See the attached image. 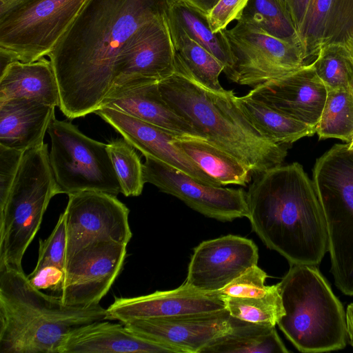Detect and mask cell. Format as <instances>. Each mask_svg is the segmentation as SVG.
Returning <instances> with one entry per match:
<instances>
[{
    "instance_id": "6da1fadb",
    "label": "cell",
    "mask_w": 353,
    "mask_h": 353,
    "mask_svg": "<svg viewBox=\"0 0 353 353\" xmlns=\"http://www.w3.org/2000/svg\"><path fill=\"white\" fill-rule=\"evenodd\" d=\"M169 0H86L48 55L68 119L94 113L109 94L117 58L146 23L166 17Z\"/></svg>"
},
{
    "instance_id": "7a4b0ae2",
    "label": "cell",
    "mask_w": 353,
    "mask_h": 353,
    "mask_svg": "<svg viewBox=\"0 0 353 353\" xmlns=\"http://www.w3.org/2000/svg\"><path fill=\"white\" fill-rule=\"evenodd\" d=\"M252 230L290 264L316 265L328 251L325 216L312 181L299 163L255 175L246 192Z\"/></svg>"
},
{
    "instance_id": "3957f363",
    "label": "cell",
    "mask_w": 353,
    "mask_h": 353,
    "mask_svg": "<svg viewBox=\"0 0 353 353\" xmlns=\"http://www.w3.org/2000/svg\"><path fill=\"white\" fill-rule=\"evenodd\" d=\"M174 73L159 82L168 105L208 141L230 153L256 175L280 165L286 145L261 134L243 114L232 90L217 91L198 82L174 58Z\"/></svg>"
},
{
    "instance_id": "277c9868",
    "label": "cell",
    "mask_w": 353,
    "mask_h": 353,
    "mask_svg": "<svg viewBox=\"0 0 353 353\" xmlns=\"http://www.w3.org/2000/svg\"><path fill=\"white\" fill-rule=\"evenodd\" d=\"M108 320L106 309L64 305L34 287L23 271L0 269V353H61L69 334Z\"/></svg>"
},
{
    "instance_id": "5b68a950",
    "label": "cell",
    "mask_w": 353,
    "mask_h": 353,
    "mask_svg": "<svg viewBox=\"0 0 353 353\" xmlns=\"http://www.w3.org/2000/svg\"><path fill=\"white\" fill-rule=\"evenodd\" d=\"M276 285L285 310L277 325L298 350L324 352L345 347L343 307L316 265L290 264Z\"/></svg>"
},
{
    "instance_id": "8992f818",
    "label": "cell",
    "mask_w": 353,
    "mask_h": 353,
    "mask_svg": "<svg viewBox=\"0 0 353 353\" xmlns=\"http://www.w3.org/2000/svg\"><path fill=\"white\" fill-rule=\"evenodd\" d=\"M58 194L48 144L26 150L6 204L0 210V269L23 271V255L40 228L51 199Z\"/></svg>"
},
{
    "instance_id": "52a82bcc",
    "label": "cell",
    "mask_w": 353,
    "mask_h": 353,
    "mask_svg": "<svg viewBox=\"0 0 353 353\" xmlns=\"http://www.w3.org/2000/svg\"><path fill=\"white\" fill-rule=\"evenodd\" d=\"M86 0H0L2 71L14 61L29 63L48 56Z\"/></svg>"
},
{
    "instance_id": "ba28073f",
    "label": "cell",
    "mask_w": 353,
    "mask_h": 353,
    "mask_svg": "<svg viewBox=\"0 0 353 353\" xmlns=\"http://www.w3.org/2000/svg\"><path fill=\"white\" fill-rule=\"evenodd\" d=\"M47 132L51 139L50 164L59 194L92 190L117 196L121 192L107 144L55 116Z\"/></svg>"
},
{
    "instance_id": "9c48e42d",
    "label": "cell",
    "mask_w": 353,
    "mask_h": 353,
    "mask_svg": "<svg viewBox=\"0 0 353 353\" xmlns=\"http://www.w3.org/2000/svg\"><path fill=\"white\" fill-rule=\"evenodd\" d=\"M222 32L233 61L225 74L234 83L254 88L307 65L297 45L271 36L251 23L238 20L233 28Z\"/></svg>"
},
{
    "instance_id": "30bf717a",
    "label": "cell",
    "mask_w": 353,
    "mask_h": 353,
    "mask_svg": "<svg viewBox=\"0 0 353 353\" xmlns=\"http://www.w3.org/2000/svg\"><path fill=\"white\" fill-rule=\"evenodd\" d=\"M63 212L66 229L65 262L78 250L97 241L128 245L132 233L130 210L117 196L87 190L68 195Z\"/></svg>"
},
{
    "instance_id": "8fae6325",
    "label": "cell",
    "mask_w": 353,
    "mask_h": 353,
    "mask_svg": "<svg viewBox=\"0 0 353 353\" xmlns=\"http://www.w3.org/2000/svg\"><path fill=\"white\" fill-rule=\"evenodd\" d=\"M143 179L200 214L220 221L248 217L246 192L199 182L165 163L145 156Z\"/></svg>"
},
{
    "instance_id": "7c38bea8",
    "label": "cell",
    "mask_w": 353,
    "mask_h": 353,
    "mask_svg": "<svg viewBox=\"0 0 353 353\" xmlns=\"http://www.w3.org/2000/svg\"><path fill=\"white\" fill-rule=\"evenodd\" d=\"M126 248L116 241H97L78 250L65 262L62 303L78 307L99 304L122 268Z\"/></svg>"
},
{
    "instance_id": "4fadbf2b",
    "label": "cell",
    "mask_w": 353,
    "mask_h": 353,
    "mask_svg": "<svg viewBox=\"0 0 353 353\" xmlns=\"http://www.w3.org/2000/svg\"><path fill=\"white\" fill-rule=\"evenodd\" d=\"M174 69V52L166 17L155 19L139 29L125 43L117 58L109 93L159 82L172 75Z\"/></svg>"
},
{
    "instance_id": "5bb4252c",
    "label": "cell",
    "mask_w": 353,
    "mask_h": 353,
    "mask_svg": "<svg viewBox=\"0 0 353 353\" xmlns=\"http://www.w3.org/2000/svg\"><path fill=\"white\" fill-rule=\"evenodd\" d=\"M258 259V248L251 239L228 234L204 241L194 249L185 283L216 292L257 265Z\"/></svg>"
},
{
    "instance_id": "9a60e30c",
    "label": "cell",
    "mask_w": 353,
    "mask_h": 353,
    "mask_svg": "<svg viewBox=\"0 0 353 353\" xmlns=\"http://www.w3.org/2000/svg\"><path fill=\"white\" fill-rule=\"evenodd\" d=\"M226 308L203 313L132 319L122 323L130 331L150 341L173 349L176 353H201L231 327Z\"/></svg>"
},
{
    "instance_id": "2e32d148",
    "label": "cell",
    "mask_w": 353,
    "mask_h": 353,
    "mask_svg": "<svg viewBox=\"0 0 353 353\" xmlns=\"http://www.w3.org/2000/svg\"><path fill=\"white\" fill-rule=\"evenodd\" d=\"M327 94L325 85L310 63L259 85L247 94L291 119L315 128Z\"/></svg>"
},
{
    "instance_id": "e0dca14e",
    "label": "cell",
    "mask_w": 353,
    "mask_h": 353,
    "mask_svg": "<svg viewBox=\"0 0 353 353\" xmlns=\"http://www.w3.org/2000/svg\"><path fill=\"white\" fill-rule=\"evenodd\" d=\"M94 113L112 125L144 157L159 159L202 183L221 186L174 143L176 135L112 108L101 107Z\"/></svg>"
},
{
    "instance_id": "ac0fdd59",
    "label": "cell",
    "mask_w": 353,
    "mask_h": 353,
    "mask_svg": "<svg viewBox=\"0 0 353 353\" xmlns=\"http://www.w3.org/2000/svg\"><path fill=\"white\" fill-rule=\"evenodd\" d=\"M224 308L225 303L218 292H201L184 283L171 290L115 298L106 311L108 320L123 323L132 319L210 312Z\"/></svg>"
},
{
    "instance_id": "d6986e66",
    "label": "cell",
    "mask_w": 353,
    "mask_h": 353,
    "mask_svg": "<svg viewBox=\"0 0 353 353\" xmlns=\"http://www.w3.org/2000/svg\"><path fill=\"white\" fill-rule=\"evenodd\" d=\"M353 32V0H310L297 32L305 63L320 48L344 44Z\"/></svg>"
},
{
    "instance_id": "ffe728a7",
    "label": "cell",
    "mask_w": 353,
    "mask_h": 353,
    "mask_svg": "<svg viewBox=\"0 0 353 353\" xmlns=\"http://www.w3.org/2000/svg\"><path fill=\"white\" fill-rule=\"evenodd\" d=\"M101 107L120 111L176 136L205 139L168 105L161 94L159 82L114 90L105 98Z\"/></svg>"
},
{
    "instance_id": "44dd1931",
    "label": "cell",
    "mask_w": 353,
    "mask_h": 353,
    "mask_svg": "<svg viewBox=\"0 0 353 353\" xmlns=\"http://www.w3.org/2000/svg\"><path fill=\"white\" fill-rule=\"evenodd\" d=\"M61 353H176L141 338L122 323L99 321L80 326L66 338Z\"/></svg>"
},
{
    "instance_id": "7402d4cb",
    "label": "cell",
    "mask_w": 353,
    "mask_h": 353,
    "mask_svg": "<svg viewBox=\"0 0 353 353\" xmlns=\"http://www.w3.org/2000/svg\"><path fill=\"white\" fill-rule=\"evenodd\" d=\"M55 106L14 99L0 103V145L23 152L43 144Z\"/></svg>"
},
{
    "instance_id": "603a6c76",
    "label": "cell",
    "mask_w": 353,
    "mask_h": 353,
    "mask_svg": "<svg viewBox=\"0 0 353 353\" xmlns=\"http://www.w3.org/2000/svg\"><path fill=\"white\" fill-rule=\"evenodd\" d=\"M30 99L59 107V90L51 61L45 57L29 63L14 61L0 75V103Z\"/></svg>"
},
{
    "instance_id": "cb8c5ba5",
    "label": "cell",
    "mask_w": 353,
    "mask_h": 353,
    "mask_svg": "<svg viewBox=\"0 0 353 353\" xmlns=\"http://www.w3.org/2000/svg\"><path fill=\"white\" fill-rule=\"evenodd\" d=\"M174 143L221 186H245L251 180L252 175L242 162L205 139L176 136Z\"/></svg>"
},
{
    "instance_id": "d4e9b609",
    "label": "cell",
    "mask_w": 353,
    "mask_h": 353,
    "mask_svg": "<svg viewBox=\"0 0 353 353\" xmlns=\"http://www.w3.org/2000/svg\"><path fill=\"white\" fill-rule=\"evenodd\" d=\"M232 317V316H231ZM288 353L275 325L232 317L231 327L215 339L201 353Z\"/></svg>"
},
{
    "instance_id": "484cf974",
    "label": "cell",
    "mask_w": 353,
    "mask_h": 353,
    "mask_svg": "<svg viewBox=\"0 0 353 353\" xmlns=\"http://www.w3.org/2000/svg\"><path fill=\"white\" fill-rule=\"evenodd\" d=\"M166 21L174 58L179 60L188 72L205 87L217 91L224 90L219 82V76L224 70V65L191 39L168 12V10Z\"/></svg>"
},
{
    "instance_id": "4316f807",
    "label": "cell",
    "mask_w": 353,
    "mask_h": 353,
    "mask_svg": "<svg viewBox=\"0 0 353 353\" xmlns=\"http://www.w3.org/2000/svg\"><path fill=\"white\" fill-rule=\"evenodd\" d=\"M236 99L254 127L276 144L288 145L316 132L315 128L291 119L248 94L236 96Z\"/></svg>"
},
{
    "instance_id": "83f0119b",
    "label": "cell",
    "mask_w": 353,
    "mask_h": 353,
    "mask_svg": "<svg viewBox=\"0 0 353 353\" xmlns=\"http://www.w3.org/2000/svg\"><path fill=\"white\" fill-rule=\"evenodd\" d=\"M168 12L191 39L224 65V73L229 70L233 61L228 43L222 30L212 32L207 15L182 0H169Z\"/></svg>"
},
{
    "instance_id": "f1b7e54d",
    "label": "cell",
    "mask_w": 353,
    "mask_h": 353,
    "mask_svg": "<svg viewBox=\"0 0 353 353\" xmlns=\"http://www.w3.org/2000/svg\"><path fill=\"white\" fill-rule=\"evenodd\" d=\"M319 139L334 138L349 143L353 137V92L351 87L327 90L315 127Z\"/></svg>"
},
{
    "instance_id": "f546056e",
    "label": "cell",
    "mask_w": 353,
    "mask_h": 353,
    "mask_svg": "<svg viewBox=\"0 0 353 353\" xmlns=\"http://www.w3.org/2000/svg\"><path fill=\"white\" fill-rule=\"evenodd\" d=\"M220 295L230 316L241 321L268 323L276 325L285 314L277 285H272L267 294L260 296L236 297Z\"/></svg>"
},
{
    "instance_id": "4dcf8cb0",
    "label": "cell",
    "mask_w": 353,
    "mask_h": 353,
    "mask_svg": "<svg viewBox=\"0 0 353 353\" xmlns=\"http://www.w3.org/2000/svg\"><path fill=\"white\" fill-rule=\"evenodd\" d=\"M239 20L299 47L297 32L277 0H248Z\"/></svg>"
},
{
    "instance_id": "1f68e13d",
    "label": "cell",
    "mask_w": 353,
    "mask_h": 353,
    "mask_svg": "<svg viewBox=\"0 0 353 353\" xmlns=\"http://www.w3.org/2000/svg\"><path fill=\"white\" fill-rule=\"evenodd\" d=\"M311 64L327 90L351 87L353 59L343 44L322 46Z\"/></svg>"
},
{
    "instance_id": "d6a6232c",
    "label": "cell",
    "mask_w": 353,
    "mask_h": 353,
    "mask_svg": "<svg viewBox=\"0 0 353 353\" xmlns=\"http://www.w3.org/2000/svg\"><path fill=\"white\" fill-rule=\"evenodd\" d=\"M107 148L121 186V192L125 196H139L145 183L143 163L134 148L125 139H117L110 141Z\"/></svg>"
},
{
    "instance_id": "836d02e7",
    "label": "cell",
    "mask_w": 353,
    "mask_h": 353,
    "mask_svg": "<svg viewBox=\"0 0 353 353\" xmlns=\"http://www.w3.org/2000/svg\"><path fill=\"white\" fill-rule=\"evenodd\" d=\"M267 276L262 269L254 265L216 292L221 295L236 297L263 296L272 288V285H265Z\"/></svg>"
},
{
    "instance_id": "e575fe53",
    "label": "cell",
    "mask_w": 353,
    "mask_h": 353,
    "mask_svg": "<svg viewBox=\"0 0 353 353\" xmlns=\"http://www.w3.org/2000/svg\"><path fill=\"white\" fill-rule=\"evenodd\" d=\"M66 254V229L63 213L61 214L50 235L39 241V256L35 267L55 265L65 270Z\"/></svg>"
},
{
    "instance_id": "d590c367",
    "label": "cell",
    "mask_w": 353,
    "mask_h": 353,
    "mask_svg": "<svg viewBox=\"0 0 353 353\" xmlns=\"http://www.w3.org/2000/svg\"><path fill=\"white\" fill-rule=\"evenodd\" d=\"M24 152L0 145V210L6 204Z\"/></svg>"
},
{
    "instance_id": "8d00e7d4",
    "label": "cell",
    "mask_w": 353,
    "mask_h": 353,
    "mask_svg": "<svg viewBox=\"0 0 353 353\" xmlns=\"http://www.w3.org/2000/svg\"><path fill=\"white\" fill-rule=\"evenodd\" d=\"M248 0H220L208 14L213 32L226 28L233 20H239Z\"/></svg>"
},
{
    "instance_id": "74e56055",
    "label": "cell",
    "mask_w": 353,
    "mask_h": 353,
    "mask_svg": "<svg viewBox=\"0 0 353 353\" xmlns=\"http://www.w3.org/2000/svg\"><path fill=\"white\" fill-rule=\"evenodd\" d=\"M27 278L38 290H50L61 294L65 281V270L55 265L46 264L35 267Z\"/></svg>"
},
{
    "instance_id": "f35d334b",
    "label": "cell",
    "mask_w": 353,
    "mask_h": 353,
    "mask_svg": "<svg viewBox=\"0 0 353 353\" xmlns=\"http://www.w3.org/2000/svg\"><path fill=\"white\" fill-rule=\"evenodd\" d=\"M292 21L296 32L302 23L310 0H277Z\"/></svg>"
},
{
    "instance_id": "ab89813d",
    "label": "cell",
    "mask_w": 353,
    "mask_h": 353,
    "mask_svg": "<svg viewBox=\"0 0 353 353\" xmlns=\"http://www.w3.org/2000/svg\"><path fill=\"white\" fill-rule=\"evenodd\" d=\"M207 15L220 0H182Z\"/></svg>"
},
{
    "instance_id": "60d3db41",
    "label": "cell",
    "mask_w": 353,
    "mask_h": 353,
    "mask_svg": "<svg viewBox=\"0 0 353 353\" xmlns=\"http://www.w3.org/2000/svg\"><path fill=\"white\" fill-rule=\"evenodd\" d=\"M345 323L347 334L350 339V343L353 347V303H350L347 307Z\"/></svg>"
},
{
    "instance_id": "b9f144b4",
    "label": "cell",
    "mask_w": 353,
    "mask_h": 353,
    "mask_svg": "<svg viewBox=\"0 0 353 353\" xmlns=\"http://www.w3.org/2000/svg\"><path fill=\"white\" fill-rule=\"evenodd\" d=\"M343 45L345 46L353 59V32Z\"/></svg>"
},
{
    "instance_id": "7bdbcfd3",
    "label": "cell",
    "mask_w": 353,
    "mask_h": 353,
    "mask_svg": "<svg viewBox=\"0 0 353 353\" xmlns=\"http://www.w3.org/2000/svg\"><path fill=\"white\" fill-rule=\"evenodd\" d=\"M347 147L350 150H353V137L351 141L349 143H347Z\"/></svg>"
},
{
    "instance_id": "ee69618b",
    "label": "cell",
    "mask_w": 353,
    "mask_h": 353,
    "mask_svg": "<svg viewBox=\"0 0 353 353\" xmlns=\"http://www.w3.org/2000/svg\"><path fill=\"white\" fill-rule=\"evenodd\" d=\"M351 88H352V92H353V83H352V85H351Z\"/></svg>"
}]
</instances>
